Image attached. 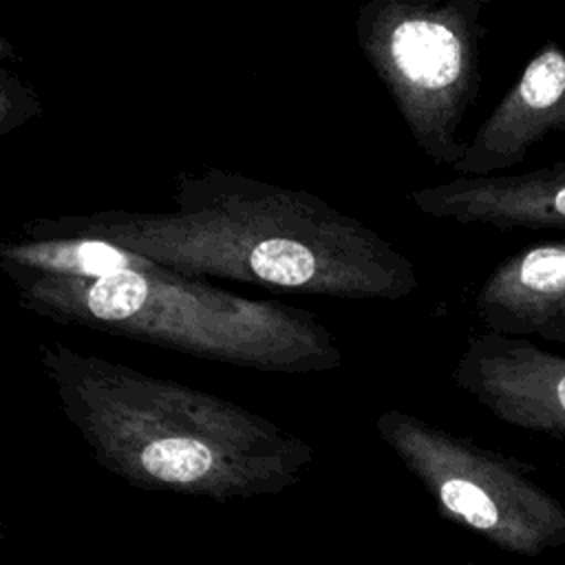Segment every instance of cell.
<instances>
[{
	"mask_svg": "<svg viewBox=\"0 0 565 565\" xmlns=\"http://www.w3.org/2000/svg\"><path fill=\"white\" fill-rule=\"evenodd\" d=\"M419 212L497 230L565 227V161L492 177H457L408 192Z\"/></svg>",
	"mask_w": 565,
	"mask_h": 565,
	"instance_id": "ba28073f",
	"label": "cell"
},
{
	"mask_svg": "<svg viewBox=\"0 0 565 565\" xmlns=\"http://www.w3.org/2000/svg\"><path fill=\"white\" fill-rule=\"evenodd\" d=\"M38 353L95 463L137 490L245 501L296 486L316 457L276 422L196 386L62 342Z\"/></svg>",
	"mask_w": 565,
	"mask_h": 565,
	"instance_id": "7a4b0ae2",
	"label": "cell"
},
{
	"mask_svg": "<svg viewBox=\"0 0 565 565\" xmlns=\"http://www.w3.org/2000/svg\"><path fill=\"white\" fill-rule=\"evenodd\" d=\"M492 2L364 0L353 20L369 68L417 148L439 168L452 170L468 150L461 126L481 95Z\"/></svg>",
	"mask_w": 565,
	"mask_h": 565,
	"instance_id": "277c9868",
	"label": "cell"
},
{
	"mask_svg": "<svg viewBox=\"0 0 565 565\" xmlns=\"http://www.w3.org/2000/svg\"><path fill=\"white\" fill-rule=\"evenodd\" d=\"M375 430L450 523L527 558L565 545V505L534 481V466L399 408L377 415Z\"/></svg>",
	"mask_w": 565,
	"mask_h": 565,
	"instance_id": "5b68a950",
	"label": "cell"
},
{
	"mask_svg": "<svg viewBox=\"0 0 565 565\" xmlns=\"http://www.w3.org/2000/svg\"><path fill=\"white\" fill-rule=\"evenodd\" d=\"M461 565H481V563H461Z\"/></svg>",
	"mask_w": 565,
	"mask_h": 565,
	"instance_id": "7c38bea8",
	"label": "cell"
},
{
	"mask_svg": "<svg viewBox=\"0 0 565 565\" xmlns=\"http://www.w3.org/2000/svg\"><path fill=\"white\" fill-rule=\"evenodd\" d=\"M452 382L503 424L565 439V353L481 331L459 355Z\"/></svg>",
	"mask_w": 565,
	"mask_h": 565,
	"instance_id": "8992f818",
	"label": "cell"
},
{
	"mask_svg": "<svg viewBox=\"0 0 565 565\" xmlns=\"http://www.w3.org/2000/svg\"><path fill=\"white\" fill-rule=\"evenodd\" d=\"M20 305L46 320L263 373H327L342 349L311 311L249 298L148 260L102 278L7 274Z\"/></svg>",
	"mask_w": 565,
	"mask_h": 565,
	"instance_id": "3957f363",
	"label": "cell"
},
{
	"mask_svg": "<svg viewBox=\"0 0 565 565\" xmlns=\"http://www.w3.org/2000/svg\"><path fill=\"white\" fill-rule=\"evenodd\" d=\"M2 90H0V99H2V135H9L15 126L26 124L29 119L38 117L40 113V102L38 95L31 86H26L22 82V77L18 73H13L4 60L2 64Z\"/></svg>",
	"mask_w": 565,
	"mask_h": 565,
	"instance_id": "8fae6325",
	"label": "cell"
},
{
	"mask_svg": "<svg viewBox=\"0 0 565 565\" xmlns=\"http://www.w3.org/2000/svg\"><path fill=\"white\" fill-rule=\"evenodd\" d=\"M150 258L102 238H35L15 234L0 243L4 274L102 278L139 269Z\"/></svg>",
	"mask_w": 565,
	"mask_h": 565,
	"instance_id": "30bf717a",
	"label": "cell"
},
{
	"mask_svg": "<svg viewBox=\"0 0 565 565\" xmlns=\"http://www.w3.org/2000/svg\"><path fill=\"white\" fill-rule=\"evenodd\" d=\"M475 313L483 331L565 344V241L503 258L481 282Z\"/></svg>",
	"mask_w": 565,
	"mask_h": 565,
	"instance_id": "9c48e42d",
	"label": "cell"
},
{
	"mask_svg": "<svg viewBox=\"0 0 565 565\" xmlns=\"http://www.w3.org/2000/svg\"><path fill=\"white\" fill-rule=\"evenodd\" d=\"M170 203L38 216L18 234L102 238L190 278L340 300H402L419 287L391 238L307 190L201 166L177 174Z\"/></svg>",
	"mask_w": 565,
	"mask_h": 565,
	"instance_id": "6da1fadb",
	"label": "cell"
},
{
	"mask_svg": "<svg viewBox=\"0 0 565 565\" xmlns=\"http://www.w3.org/2000/svg\"><path fill=\"white\" fill-rule=\"evenodd\" d=\"M563 347H565V344H563Z\"/></svg>",
	"mask_w": 565,
	"mask_h": 565,
	"instance_id": "4fadbf2b",
	"label": "cell"
},
{
	"mask_svg": "<svg viewBox=\"0 0 565 565\" xmlns=\"http://www.w3.org/2000/svg\"><path fill=\"white\" fill-rule=\"evenodd\" d=\"M558 132H565V44L547 42L479 124L452 170L459 177L508 174Z\"/></svg>",
	"mask_w": 565,
	"mask_h": 565,
	"instance_id": "52a82bcc",
	"label": "cell"
}]
</instances>
